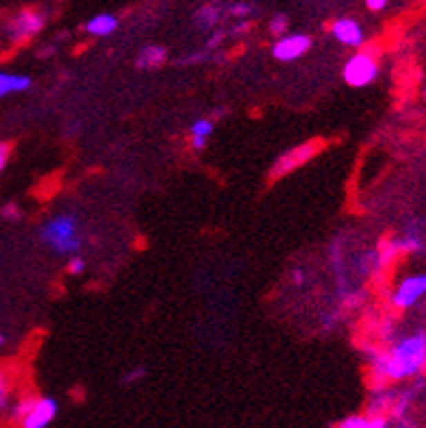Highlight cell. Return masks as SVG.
<instances>
[{"label": "cell", "instance_id": "obj_6", "mask_svg": "<svg viewBox=\"0 0 426 428\" xmlns=\"http://www.w3.org/2000/svg\"><path fill=\"white\" fill-rule=\"evenodd\" d=\"M426 298V274L405 276L391 291V304L396 309H411Z\"/></svg>", "mask_w": 426, "mask_h": 428}, {"label": "cell", "instance_id": "obj_2", "mask_svg": "<svg viewBox=\"0 0 426 428\" xmlns=\"http://www.w3.org/2000/svg\"><path fill=\"white\" fill-rule=\"evenodd\" d=\"M41 244L50 248L55 255L72 257L83 248L81 220L75 213H55L39 226Z\"/></svg>", "mask_w": 426, "mask_h": 428}, {"label": "cell", "instance_id": "obj_21", "mask_svg": "<svg viewBox=\"0 0 426 428\" xmlns=\"http://www.w3.org/2000/svg\"><path fill=\"white\" fill-rule=\"evenodd\" d=\"M85 268H87V261H85L81 255H72V257H68V272H70V274L79 276V274L85 272Z\"/></svg>", "mask_w": 426, "mask_h": 428}, {"label": "cell", "instance_id": "obj_4", "mask_svg": "<svg viewBox=\"0 0 426 428\" xmlns=\"http://www.w3.org/2000/svg\"><path fill=\"white\" fill-rule=\"evenodd\" d=\"M46 26V13L39 9H22L7 22V37L13 43H20L35 37Z\"/></svg>", "mask_w": 426, "mask_h": 428}, {"label": "cell", "instance_id": "obj_15", "mask_svg": "<svg viewBox=\"0 0 426 428\" xmlns=\"http://www.w3.org/2000/svg\"><path fill=\"white\" fill-rule=\"evenodd\" d=\"M194 18L200 28L209 31V28H213L220 22V18H222V9H220V5H215V3H207L196 11Z\"/></svg>", "mask_w": 426, "mask_h": 428}, {"label": "cell", "instance_id": "obj_26", "mask_svg": "<svg viewBox=\"0 0 426 428\" xmlns=\"http://www.w3.org/2000/svg\"><path fill=\"white\" fill-rule=\"evenodd\" d=\"M5 344H7V335L0 333V346H5Z\"/></svg>", "mask_w": 426, "mask_h": 428}, {"label": "cell", "instance_id": "obj_14", "mask_svg": "<svg viewBox=\"0 0 426 428\" xmlns=\"http://www.w3.org/2000/svg\"><path fill=\"white\" fill-rule=\"evenodd\" d=\"M335 428H389V420L385 416H370V413H357L337 422Z\"/></svg>", "mask_w": 426, "mask_h": 428}, {"label": "cell", "instance_id": "obj_16", "mask_svg": "<svg viewBox=\"0 0 426 428\" xmlns=\"http://www.w3.org/2000/svg\"><path fill=\"white\" fill-rule=\"evenodd\" d=\"M11 382L9 378L0 372V413H9L11 409Z\"/></svg>", "mask_w": 426, "mask_h": 428}, {"label": "cell", "instance_id": "obj_25", "mask_svg": "<svg viewBox=\"0 0 426 428\" xmlns=\"http://www.w3.org/2000/svg\"><path fill=\"white\" fill-rule=\"evenodd\" d=\"M291 278H293V283L296 285H304V272L302 270H293V274H291Z\"/></svg>", "mask_w": 426, "mask_h": 428}, {"label": "cell", "instance_id": "obj_10", "mask_svg": "<svg viewBox=\"0 0 426 428\" xmlns=\"http://www.w3.org/2000/svg\"><path fill=\"white\" fill-rule=\"evenodd\" d=\"M33 87V79L22 72H7L0 70V100L16 94H26Z\"/></svg>", "mask_w": 426, "mask_h": 428}, {"label": "cell", "instance_id": "obj_27", "mask_svg": "<svg viewBox=\"0 0 426 428\" xmlns=\"http://www.w3.org/2000/svg\"><path fill=\"white\" fill-rule=\"evenodd\" d=\"M209 3H215V5H220V0H209Z\"/></svg>", "mask_w": 426, "mask_h": 428}, {"label": "cell", "instance_id": "obj_18", "mask_svg": "<svg viewBox=\"0 0 426 428\" xmlns=\"http://www.w3.org/2000/svg\"><path fill=\"white\" fill-rule=\"evenodd\" d=\"M144 378H146V367L144 365H135V367H130V370L122 376V385L124 387H133Z\"/></svg>", "mask_w": 426, "mask_h": 428}, {"label": "cell", "instance_id": "obj_11", "mask_svg": "<svg viewBox=\"0 0 426 428\" xmlns=\"http://www.w3.org/2000/svg\"><path fill=\"white\" fill-rule=\"evenodd\" d=\"M213 128H215V122L211 117H198V120H194L192 126H189V146H192L194 150H204L209 137L213 135Z\"/></svg>", "mask_w": 426, "mask_h": 428}, {"label": "cell", "instance_id": "obj_7", "mask_svg": "<svg viewBox=\"0 0 426 428\" xmlns=\"http://www.w3.org/2000/svg\"><path fill=\"white\" fill-rule=\"evenodd\" d=\"M311 43H313L311 37L304 33H285L281 37H276V41L272 43V57L276 61L291 64L309 52Z\"/></svg>", "mask_w": 426, "mask_h": 428}, {"label": "cell", "instance_id": "obj_20", "mask_svg": "<svg viewBox=\"0 0 426 428\" xmlns=\"http://www.w3.org/2000/svg\"><path fill=\"white\" fill-rule=\"evenodd\" d=\"M0 215H3L5 220H9V222H18V220L22 217V209L16 202H7L3 209H0Z\"/></svg>", "mask_w": 426, "mask_h": 428}, {"label": "cell", "instance_id": "obj_8", "mask_svg": "<svg viewBox=\"0 0 426 428\" xmlns=\"http://www.w3.org/2000/svg\"><path fill=\"white\" fill-rule=\"evenodd\" d=\"M318 150H320V144L318 142H309V144L296 146V148L283 153L281 157L276 159V164L272 168V176H283V174H289L291 170L304 166L307 161H311L318 155Z\"/></svg>", "mask_w": 426, "mask_h": 428}, {"label": "cell", "instance_id": "obj_5", "mask_svg": "<svg viewBox=\"0 0 426 428\" xmlns=\"http://www.w3.org/2000/svg\"><path fill=\"white\" fill-rule=\"evenodd\" d=\"M59 416V402L52 396H33V402L18 422L20 428H48Z\"/></svg>", "mask_w": 426, "mask_h": 428}, {"label": "cell", "instance_id": "obj_3", "mask_svg": "<svg viewBox=\"0 0 426 428\" xmlns=\"http://www.w3.org/2000/svg\"><path fill=\"white\" fill-rule=\"evenodd\" d=\"M378 70L380 68H378L376 57L368 50H359L344 64L342 77H344L346 85L355 87V90H361V87H368L376 81Z\"/></svg>", "mask_w": 426, "mask_h": 428}, {"label": "cell", "instance_id": "obj_9", "mask_svg": "<svg viewBox=\"0 0 426 428\" xmlns=\"http://www.w3.org/2000/svg\"><path fill=\"white\" fill-rule=\"evenodd\" d=\"M331 35L342 43V46H348V48H363L365 43V31L363 26L352 20V18H337L333 24H331Z\"/></svg>", "mask_w": 426, "mask_h": 428}, {"label": "cell", "instance_id": "obj_13", "mask_svg": "<svg viewBox=\"0 0 426 428\" xmlns=\"http://www.w3.org/2000/svg\"><path fill=\"white\" fill-rule=\"evenodd\" d=\"M117 26H120V22H117L113 13H98V16L87 20L85 31L92 37H109L117 31Z\"/></svg>", "mask_w": 426, "mask_h": 428}, {"label": "cell", "instance_id": "obj_19", "mask_svg": "<svg viewBox=\"0 0 426 428\" xmlns=\"http://www.w3.org/2000/svg\"><path fill=\"white\" fill-rule=\"evenodd\" d=\"M287 18L283 16V13H276V16H272V20H270V24H268V28H270V33L274 35V37H281V35H285L287 33Z\"/></svg>", "mask_w": 426, "mask_h": 428}, {"label": "cell", "instance_id": "obj_1", "mask_svg": "<svg viewBox=\"0 0 426 428\" xmlns=\"http://www.w3.org/2000/svg\"><path fill=\"white\" fill-rule=\"evenodd\" d=\"M368 361L374 389L385 387L387 382L418 376L426 367V333H409L398 342H394L387 350H374Z\"/></svg>", "mask_w": 426, "mask_h": 428}, {"label": "cell", "instance_id": "obj_24", "mask_svg": "<svg viewBox=\"0 0 426 428\" xmlns=\"http://www.w3.org/2000/svg\"><path fill=\"white\" fill-rule=\"evenodd\" d=\"M248 28H251V22H248V20H240L238 24L233 26V31H231V33H233V35H244V33L248 31Z\"/></svg>", "mask_w": 426, "mask_h": 428}, {"label": "cell", "instance_id": "obj_17", "mask_svg": "<svg viewBox=\"0 0 426 428\" xmlns=\"http://www.w3.org/2000/svg\"><path fill=\"white\" fill-rule=\"evenodd\" d=\"M229 13L233 18H238V20H246L248 16H253L255 13V5L253 3H233L231 7H229Z\"/></svg>", "mask_w": 426, "mask_h": 428}, {"label": "cell", "instance_id": "obj_12", "mask_svg": "<svg viewBox=\"0 0 426 428\" xmlns=\"http://www.w3.org/2000/svg\"><path fill=\"white\" fill-rule=\"evenodd\" d=\"M168 59V50L164 46H159V43H148V46H144L135 59V68L137 70H155L159 66H164Z\"/></svg>", "mask_w": 426, "mask_h": 428}, {"label": "cell", "instance_id": "obj_22", "mask_svg": "<svg viewBox=\"0 0 426 428\" xmlns=\"http://www.w3.org/2000/svg\"><path fill=\"white\" fill-rule=\"evenodd\" d=\"M9 155H11V146L5 144V142H0V174H3V170L9 164Z\"/></svg>", "mask_w": 426, "mask_h": 428}, {"label": "cell", "instance_id": "obj_23", "mask_svg": "<svg viewBox=\"0 0 426 428\" xmlns=\"http://www.w3.org/2000/svg\"><path fill=\"white\" fill-rule=\"evenodd\" d=\"M365 5L370 11H383L389 5V0H365Z\"/></svg>", "mask_w": 426, "mask_h": 428}]
</instances>
